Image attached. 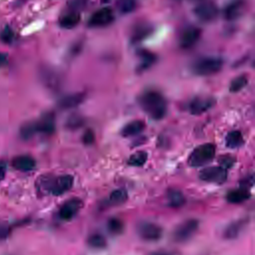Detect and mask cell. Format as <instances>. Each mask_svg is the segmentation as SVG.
Here are the masks:
<instances>
[{"label":"cell","instance_id":"cell-33","mask_svg":"<svg viewBox=\"0 0 255 255\" xmlns=\"http://www.w3.org/2000/svg\"><path fill=\"white\" fill-rule=\"evenodd\" d=\"M0 40L5 44H11L14 40V32L9 27L6 26L0 33Z\"/></svg>","mask_w":255,"mask_h":255},{"label":"cell","instance_id":"cell-32","mask_svg":"<svg viewBox=\"0 0 255 255\" xmlns=\"http://www.w3.org/2000/svg\"><path fill=\"white\" fill-rule=\"evenodd\" d=\"M136 2L135 0H118L117 7L119 11L123 14H128L132 12L135 9Z\"/></svg>","mask_w":255,"mask_h":255},{"label":"cell","instance_id":"cell-22","mask_svg":"<svg viewBox=\"0 0 255 255\" xmlns=\"http://www.w3.org/2000/svg\"><path fill=\"white\" fill-rule=\"evenodd\" d=\"M250 197V192L246 188L234 189L228 192L226 199L230 203H241Z\"/></svg>","mask_w":255,"mask_h":255},{"label":"cell","instance_id":"cell-28","mask_svg":"<svg viewBox=\"0 0 255 255\" xmlns=\"http://www.w3.org/2000/svg\"><path fill=\"white\" fill-rule=\"evenodd\" d=\"M83 125H84V118L78 114L71 115L66 121V128L68 129H72V130L78 129Z\"/></svg>","mask_w":255,"mask_h":255},{"label":"cell","instance_id":"cell-36","mask_svg":"<svg viewBox=\"0 0 255 255\" xmlns=\"http://www.w3.org/2000/svg\"><path fill=\"white\" fill-rule=\"evenodd\" d=\"M95 140V133L92 129H88L85 131L83 135V142L85 144H92Z\"/></svg>","mask_w":255,"mask_h":255},{"label":"cell","instance_id":"cell-10","mask_svg":"<svg viewBox=\"0 0 255 255\" xmlns=\"http://www.w3.org/2000/svg\"><path fill=\"white\" fill-rule=\"evenodd\" d=\"M215 104V99L212 97H196L192 99L188 105V111L191 115L197 116L210 110Z\"/></svg>","mask_w":255,"mask_h":255},{"label":"cell","instance_id":"cell-23","mask_svg":"<svg viewBox=\"0 0 255 255\" xmlns=\"http://www.w3.org/2000/svg\"><path fill=\"white\" fill-rule=\"evenodd\" d=\"M245 224L244 220H238L235 222L230 223L224 230V237L226 239H234L236 238L241 230L243 229V226Z\"/></svg>","mask_w":255,"mask_h":255},{"label":"cell","instance_id":"cell-8","mask_svg":"<svg viewBox=\"0 0 255 255\" xmlns=\"http://www.w3.org/2000/svg\"><path fill=\"white\" fill-rule=\"evenodd\" d=\"M115 19L114 11L111 7H103L97 10L89 19L88 25L90 27H105L110 25Z\"/></svg>","mask_w":255,"mask_h":255},{"label":"cell","instance_id":"cell-7","mask_svg":"<svg viewBox=\"0 0 255 255\" xmlns=\"http://www.w3.org/2000/svg\"><path fill=\"white\" fill-rule=\"evenodd\" d=\"M194 15L202 22H211L218 15V8L212 1L206 0L199 3L193 9Z\"/></svg>","mask_w":255,"mask_h":255},{"label":"cell","instance_id":"cell-13","mask_svg":"<svg viewBox=\"0 0 255 255\" xmlns=\"http://www.w3.org/2000/svg\"><path fill=\"white\" fill-rule=\"evenodd\" d=\"M12 166L20 171H31L36 167V160L34 157L28 154L17 155L12 159Z\"/></svg>","mask_w":255,"mask_h":255},{"label":"cell","instance_id":"cell-6","mask_svg":"<svg viewBox=\"0 0 255 255\" xmlns=\"http://www.w3.org/2000/svg\"><path fill=\"white\" fill-rule=\"evenodd\" d=\"M138 236L145 241H157L162 236V228L153 222L143 221L136 226Z\"/></svg>","mask_w":255,"mask_h":255},{"label":"cell","instance_id":"cell-27","mask_svg":"<svg viewBox=\"0 0 255 255\" xmlns=\"http://www.w3.org/2000/svg\"><path fill=\"white\" fill-rule=\"evenodd\" d=\"M88 244L93 247V248H97V249H102L105 248L107 245V241L106 238L100 234V233H94L92 235L89 236L88 238Z\"/></svg>","mask_w":255,"mask_h":255},{"label":"cell","instance_id":"cell-37","mask_svg":"<svg viewBox=\"0 0 255 255\" xmlns=\"http://www.w3.org/2000/svg\"><path fill=\"white\" fill-rule=\"evenodd\" d=\"M10 233V229L8 228V226L0 224V241L6 239L8 237Z\"/></svg>","mask_w":255,"mask_h":255},{"label":"cell","instance_id":"cell-11","mask_svg":"<svg viewBox=\"0 0 255 255\" xmlns=\"http://www.w3.org/2000/svg\"><path fill=\"white\" fill-rule=\"evenodd\" d=\"M201 31L194 26L186 27L179 35V46L183 49H189L196 44L200 38Z\"/></svg>","mask_w":255,"mask_h":255},{"label":"cell","instance_id":"cell-9","mask_svg":"<svg viewBox=\"0 0 255 255\" xmlns=\"http://www.w3.org/2000/svg\"><path fill=\"white\" fill-rule=\"evenodd\" d=\"M198 176L203 181L222 183L226 180L227 171L221 166H208L201 169Z\"/></svg>","mask_w":255,"mask_h":255},{"label":"cell","instance_id":"cell-2","mask_svg":"<svg viewBox=\"0 0 255 255\" xmlns=\"http://www.w3.org/2000/svg\"><path fill=\"white\" fill-rule=\"evenodd\" d=\"M74 178L70 174L60 175L58 177H52L49 175H43L37 180V186L40 190L47 191L53 195H61L73 186Z\"/></svg>","mask_w":255,"mask_h":255},{"label":"cell","instance_id":"cell-21","mask_svg":"<svg viewBox=\"0 0 255 255\" xmlns=\"http://www.w3.org/2000/svg\"><path fill=\"white\" fill-rule=\"evenodd\" d=\"M243 143V135L239 130H231L225 136V144L229 148L240 147Z\"/></svg>","mask_w":255,"mask_h":255},{"label":"cell","instance_id":"cell-30","mask_svg":"<svg viewBox=\"0 0 255 255\" xmlns=\"http://www.w3.org/2000/svg\"><path fill=\"white\" fill-rule=\"evenodd\" d=\"M35 133H37L35 123H26L20 128V136L23 139H30Z\"/></svg>","mask_w":255,"mask_h":255},{"label":"cell","instance_id":"cell-15","mask_svg":"<svg viewBox=\"0 0 255 255\" xmlns=\"http://www.w3.org/2000/svg\"><path fill=\"white\" fill-rule=\"evenodd\" d=\"M80 21H81L80 13L73 11V10L64 12L59 18L60 26L65 29H72V28L76 27Z\"/></svg>","mask_w":255,"mask_h":255},{"label":"cell","instance_id":"cell-4","mask_svg":"<svg viewBox=\"0 0 255 255\" xmlns=\"http://www.w3.org/2000/svg\"><path fill=\"white\" fill-rule=\"evenodd\" d=\"M216 147L213 143H203L195 147L188 157L189 165L198 167L211 161L215 155Z\"/></svg>","mask_w":255,"mask_h":255},{"label":"cell","instance_id":"cell-39","mask_svg":"<svg viewBox=\"0 0 255 255\" xmlns=\"http://www.w3.org/2000/svg\"><path fill=\"white\" fill-rule=\"evenodd\" d=\"M6 62H7V55L0 53V67L3 66L4 64H6Z\"/></svg>","mask_w":255,"mask_h":255},{"label":"cell","instance_id":"cell-1","mask_svg":"<svg viewBox=\"0 0 255 255\" xmlns=\"http://www.w3.org/2000/svg\"><path fill=\"white\" fill-rule=\"evenodd\" d=\"M138 104L141 110L153 120H161L166 114V101L159 92H143L138 97Z\"/></svg>","mask_w":255,"mask_h":255},{"label":"cell","instance_id":"cell-12","mask_svg":"<svg viewBox=\"0 0 255 255\" xmlns=\"http://www.w3.org/2000/svg\"><path fill=\"white\" fill-rule=\"evenodd\" d=\"M83 207V201L80 198H72L66 201L59 210L60 218L64 220L72 219Z\"/></svg>","mask_w":255,"mask_h":255},{"label":"cell","instance_id":"cell-24","mask_svg":"<svg viewBox=\"0 0 255 255\" xmlns=\"http://www.w3.org/2000/svg\"><path fill=\"white\" fill-rule=\"evenodd\" d=\"M167 200H168L169 206L178 208L184 204L185 197L179 190L172 189V190H169L167 193Z\"/></svg>","mask_w":255,"mask_h":255},{"label":"cell","instance_id":"cell-29","mask_svg":"<svg viewBox=\"0 0 255 255\" xmlns=\"http://www.w3.org/2000/svg\"><path fill=\"white\" fill-rule=\"evenodd\" d=\"M248 84V78L244 75H241V76H238L236 77L235 79H233L230 83V86H229V91L231 93H236V92H239L240 90H242L246 85Z\"/></svg>","mask_w":255,"mask_h":255},{"label":"cell","instance_id":"cell-41","mask_svg":"<svg viewBox=\"0 0 255 255\" xmlns=\"http://www.w3.org/2000/svg\"><path fill=\"white\" fill-rule=\"evenodd\" d=\"M109 1H110V0H102L103 3H107V2H109Z\"/></svg>","mask_w":255,"mask_h":255},{"label":"cell","instance_id":"cell-5","mask_svg":"<svg viewBox=\"0 0 255 255\" xmlns=\"http://www.w3.org/2000/svg\"><path fill=\"white\" fill-rule=\"evenodd\" d=\"M199 222L196 219H187L181 222L173 231V239L176 242H184L190 239L197 231Z\"/></svg>","mask_w":255,"mask_h":255},{"label":"cell","instance_id":"cell-3","mask_svg":"<svg viewBox=\"0 0 255 255\" xmlns=\"http://www.w3.org/2000/svg\"><path fill=\"white\" fill-rule=\"evenodd\" d=\"M222 66L223 60L219 57H203L193 63L192 71L198 76H210L218 73Z\"/></svg>","mask_w":255,"mask_h":255},{"label":"cell","instance_id":"cell-25","mask_svg":"<svg viewBox=\"0 0 255 255\" xmlns=\"http://www.w3.org/2000/svg\"><path fill=\"white\" fill-rule=\"evenodd\" d=\"M146 159H147V153L145 151L139 150L129 156V158L128 159V165H131V166H141L145 163Z\"/></svg>","mask_w":255,"mask_h":255},{"label":"cell","instance_id":"cell-38","mask_svg":"<svg viewBox=\"0 0 255 255\" xmlns=\"http://www.w3.org/2000/svg\"><path fill=\"white\" fill-rule=\"evenodd\" d=\"M7 171V164L5 161L0 160V182L4 179Z\"/></svg>","mask_w":255,"mask_h":255},{"label":"cell","instance_id":"cell-26","mask_svg":"<svg viewBox=\"0 0 255 255\" xmlns=\"http://www.w3.org/2000/svg\"><path fill=\"white\" fill-rule=\"evenodd\" d=\"M128 199V192L124 188H118L110 194V202L112 204H122Z\"/></svg>","mask_w":255,"mask_h":255},{"label":"cell","instance_id":"cell-20","mask_svg":"<svg viewBox=\"0 0 255 255\" xmlns=\"http://www.w3.org/2000/svg\"><path fill=\"white\" fill-rule=\"evenodd\" d=\"M138 57H139V65L137 66L138 72H142L148 69L156 61V56L153 53L146 50L139 51Z\"/></svg>","mask_w":255,"mask_h":255},{"label":"cell","instance_id":"cell-35","mask_svg":"<svg viewBox=\"0 0 255 255\" xmlns=\"http://www.w3.org/2000/svg\"><path fill=\"white\" fill-rule=\"evenodd\" d=\"M235 162V158L229 154H226V155H223L219 158V163H220V166L223 167L224 169L226 168H229L231 167Z\"/></svg>","mask_w":255,"mask_h":255},{"label":"cell","instance_id":"cell-31","mask_svg":"<svg viewBox=\"0 0 255 255\" xmlns=\"http://www.w3.org/2000/svg\"><path fill=\"white\" fill-rule=\"evenodd\" d=\"M107 226H108L109 231L112 234H115V235L121 234L124 231V223H123V221L121 219H119V218H116V217H113V218L109 219Z\"/></svg>","mask_w":255,"mask_h":255},{"label":"cell","instance_id":"cell-14","mask_svg":"<svg viewBox=\"0 0 255 255\" xmlns=\"http://www.w3.org/2000/svg\"><path fill=\"white\" fill-rule=\"evenodd\" d=\"M37 132L51 134L55 131V117L53 113H46L38 122H35Z\"/></svg>","mask_w":255,"mask_h":255},{"label":"cell","instance_id":"cell-18","mask_svg":"<svg viewBox=\"0 0 255 255\" xmlns=\"http://www.w3.org/2000/svg\"><path fill=\"white\" fill-rule=\"evenodd\" d=\"M152 32L151 25L147 23H139L134 26L131 32V41L132 42H139L148 37Z\"/></svg>","mask_w":255,"mask_h":255},{"label":"cell","instance_id":"cell-16","mask_svg":"<svg viewBox=\"0 0 255 255\" xmlns=\"http://www.w3.org/2000/svg\"><path fill=\"white\" fill-rule=\"evenodd\" d=\"M245 6V2L243 0H234L230 2L224 8V17L227 20H235L241 16L243 13V9Z\"/></svg>","mask_w":255,"mask_h":255},{"label":"cell","instance_id":"cell-17","mask_svg":"<svg viewBox=\"0 0 255 255\" xmlns=\"http://www.w3.org/2000/svg\"><path fill=\"white\" fill-rule=\"evenodd\" d=\"M86 95L84 93H74L67 95L60 99L58 105L61 109H71L79 106L85 100Z\"/></svg>","mask_w":255,"mask_h":255},{"label":"cell","instance_id":"cell-40","mask_svg":"<svg viewBox=\"0 0 255 255\" xmlns=\"http://www.w3.org/2000/svg\"><path fill=\"white\" fill-rule=\"evenodd\" d=\"M150 255H169V254L165 253V252H155V253H152Z\"/></svg>","mask_w":255,"mask_h":255},{"label":"cell","instance_id":"cell-34","mask_svg":"<svg viewBox=\"0 0 255 255\" xmlns=\"http://www.w3.org/2000/svg\"><path fill=\"white\" fill-rule=\"evenodd\" d=\"M87 3H88V0H69L68 7L70 10L79 12L80 10L86 7Z\"/></svg>","mask_w":255,"mask_h":255},{"label":"cell","instance_id":"cell-19","mask_svg":"<svg viewBox=\"0 0 255 255\" xmlns=\"http://www.w3.org/2000/svg\"><path fill=\"white\" fill-rule=\"evenodd\" d=\"M145 128V124L144 122L140 121V120H135L132 122L128 123L121 130V133L123 136H131V135H135L137 133H139L140 131H142Z\"/></svg>","mask_w":255,"mask_h":255}]
</instances>
